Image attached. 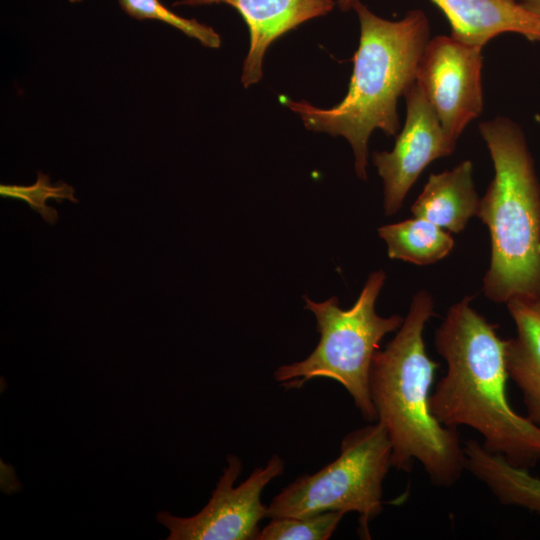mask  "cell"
Instances as JSON below:
<instances>
[{"label":"cell","instance_id":"cell-1","mask_svg":"<svg viewBox=\"0 0 540 540\" xmlns=\"http://www.w3.org/2000/svg\"><path fill=\"white\" fill-rule=\"evenodd\" d=\"M472 299L453 304L436 330L447 371L430 395L431 413L443 426L473 428L485 450L530 469L540 461V429L509 404L505 340L471 307Z\"/></svg>","mask_w":540,"mask_h":540},{"label":"cell","instance_id":"cell-2","mask_svg":"<svg viewBox=\"0 0 540 540\" xmlns=\"http://www.w3.org/2000/svg\"><path fill=\"white\" fill-rule=\"evenodd\" d=\"M434 301L417 292L398 333L373 356L369 388L377 420L392 444V466L410 472L417 460L431 483L455 484L466 470L457 428L443 426L431 413L430 388L439 364L426 353L423 331Z\"/></svg>","mask_w":540,"mask_h":540},{"label":"cell","instance_id":"cell-3","mask_svg":"<svg viewBox=\"0 0 540 540\" xmlns=\"http://www.w3.org/2000/svg\"><path fill=\"white\" fill-rule=\"evenodd\" d=\"M353 9L360 22V41L345 97L331 108H319L306 100L285 98L282 102L300 116L308 130L346 138L354 152L356 174L366 180L370 134L380 129L397 136V102L416 80L430 26L419 9L398 21L375 15L360 0Z\"/></svg>","mask_w":540,"mask_h":540},{"label":"cell","instance_id":"cell-4","mask_svg":"<svg viewBox=\"0 0 540 540\" xmlns=\"http://www.w3.org/2000/svg\"><path fill=\"white\" fill-rule=\"evenodd\" d=\"M478 128L494 166L477 213L491 237L484 293L496 303L515 296L540 299V185L524 133L507 117Z\"/></svg>","mask_w":540,"mask_h":540},{"label":"cell","instance_id":"cell-5","mask_svg":"<svg viewBox=\"0 0 540 540\" xmlns=\"http://www.w3.org/2000/svg\"><path fill=\"white\" fill-rule=\"evenodd\" d=\"M385 279L383 270L372 272L355 304L346 310L336 296L323 302L305 296V309L316 318L319 343L304 360L278 367L274 379L286 388H299L314 378L333 379L348 391L366 421L377 420L369 388L373 356L381 339L404 321L400 315L381 317L375 311Z\"/></svg>","mask_w":540,"mask_h":540},{"label":"cell","instance_id":"cell-6","mask_svg":"<svg viewBox=\"0 0 540 540\" xmlns=\"http://www.w3.org/2000/svg\"><path fill=\"white\" fill-rule=\"evenodd\" d=\"M391 459L392 444L382 423L351 431L334 461L314 474L299 476L272 499L267 518L356 512L359 533L369 539V523L382 511L383 481Z\"/></svg>","mask_w":540,"mask_h":540},{"label":"cell","instance_id":"cell-7","mask_svg":"<svg viewBox=\"0 0 540 540\" xmlns=\"http://www.w3.org/2000/svg\"><path fill=\"white\" fill-rule=\"evenodd\" d=\"M212 496L196 515L184 518L167 511L157 514V520L169 530L168 540H258V523L267 518V508L261 502L266 485L284 472V461L273 455L265 467L255 469L250 476L234 486L242 471L238 456L226 457Z\"/></svg>","mask_w":540,"mask_h":540},{"label":"cell","instance_id":"cell-8","mask_svg":"<svg viewBox=\"0 0 540 540\" xmlns=\"http://www.w3.org/2000/svg\"><path fill=\"white\" fill-rule=\"evenodd\" d=\"M482 48L452 35L430 39L415 82L453 141L483 110Z\"/></svg>","mask_w":540,"mask_h":540},{"label":"cell","instance_id":"cell-9","mask_svg":"<svg viewBox=\"0 0 540 540\" xmlns=\"http://www.w3.org/2000/svg\"><path fill=\"white\" fill-rule=\"evenodd\" d=\"M406 118L392 151H376L372 161L384 185V211L395 214L421 172L434 160L450 156L456 147L445 133L416 82L405 93Z\"/></svg>","mask_w":540,"mask_h":540},{"label":"cell","instance_id":"cell-10","mask_svg":"<svg viewBox=\"0 0 540 540\" xmlns=\"http://www.w3.org/2000/svg\"><path fill=\"white\" fill-rule=\"evenodd\" d=\"M227 4L243 17L250 35L241 81L244 87L258 83L263 76V58L268 47L300 24L329 13L334 0H180L174 6Z\"/></svg>","mask_w":540,"mask_h":540},{"label":"cell","instance_id":"cell-11","mask_svg":"<svg viewBox=\"0 0 540 540\" xmlns=\"http://www.w3.org/2000/svg\"><path fill=\"white\" fill-rule=\"evenodd\" d=\"M447 17L451 35L483 46L505 32L540 41V18L516 0H431Z\"/></svg>","mask_w":540,"mask_h":540},{"label":"cell","instance_id":"cell-12","mask_svg":"<svg viewBox=\"0 0 540 540\" xmlns=\"http://www.w3.org/2000/svg\"><path fill=\"white\" fill-rule=\"evenodd\" d=\"M507 307L516 336L505 340L508 373L520 389L527 418L540 429V299L515 296Z\"/></svg>","mask_w":540,"mask_h":540},{"label":"cell","instance_id":"cell-13","mask_svg":"<svg viewBox=\"0 0 540 540\" xmlns=\"http://www.w3.org/2000/svg\"><path fill=\"white\" fill-rule=\"evenodd\" d=\"M472 176L470 160L461 162L452 170L431 174L411 206L414 217L428 220L449 232L464 230L479 209L480 199Z\"/></svg>","mask_w":540,"mask_h":540},{"label":"cell","instance_id":"cell-14","mask_svg":"<svg viewBox=\"0 0 540 540\" xmlns=\"http://www.w3.org/2000/svg\"><path fill=\"white\" fill-rule=\"evenodd\" d=\"M463 448L466 470L483 482L500 503L540 514V478L488 452L474 439L467 440Z\"/></svg>","mask_w":540,"mask_h":540},{"label":"cell","instance_id":"cell-15","mask_svg":"<svg viewBox=\"0 0 540 540\" xmlns=\"http://www.w3.org/2000/svg\"><path fill=\"white\" fill-rule=\"evenodd\" d=\"M378 233L387 244L390 258L416 265L433 264L454 247L448 231L418 217L382 226Z\"/></svg>","mask_w":540,"mask_h":540},{"label":"cell","instance_id":"cell-16","mask_svg":"<svg viewBox=\"0 0 540 540\" xmlns=\"http://www.w3.org/2000/svg\"><path fill=\"white\" fill-rule=\"evenodd\" d=\"M343 511H326L306 517H273L258 540H327L343 518Z\"/></svg>","mask_w":540,"mask_h":540},{"label":"cell","instance_id":"cell-17","mask_svg":"<svg viewBox=\"0 0 540 540\" xmlns=\"http://www.w3.org/2000/svg\"><path fill=\"white\" fill-rule=\"evenodd\" d=\"M122 10L137 20H157L173 26L208 48L221 46L220 35L210 26L195 19L183 18L159 0H118Z\"/></svg>","mask_w":540,"mask_h":540},{"label":"cell","instance_id":"cell-18","mask_svg":"<svg viewBox=\"0 0 540 540\" xmlns=\"http://www.w3.org/2000/svg\"><path fill=\"white\" fill-rule=\"evenodd\" d=\"M0 195L3 198H13L25 201L31 209L37 211L49 224H55L58 220V212L54 207L46 204L48 199L57 202L69 200L77 203L74 197V188L64 182L52 184L48 175L38 172L37 180L33 185H0Z\"/></svg>","mask_w":540,"mask_h":540},{"label":"cell","instance_id":"cell-19","mask_svg":"<svg viewBox=\"0 0 540 540\" xmlns=\"http://www.w3.org/2000/svg\"><path fill=\"white\" fill-rule=\"evenodd\" d=\"M522 7L540 18V0H516Z\"/></svg>","mask_w":540,"mask_h":540},{"label":"cell","instance_id":"cell-20","mask_svg":"<svg viewBox=\"0 0 540 540\" xmlns=\"http://www.w3.org/2000/svg\"><path fill=\"white\" fill-rule=\"evenodd\" d=\"M358 0H338V6L342 11H348L352 9Z\"/></svg>","mask_w":540,"mask_h":540},{"label":"cell","instance_id":"cell-21","mask_svg":"<svg viewBox=\"0 0 540 540\" xmlns=\"http://www.w3.org/2000/svg\"><path fill=\"white\" fill-rule=\"evenodd\" d=\"M68 1L71 3H78V2H81L82 0H68Z\"/></svg>","mask_w":540,"mask_h":540}]
</instances>
